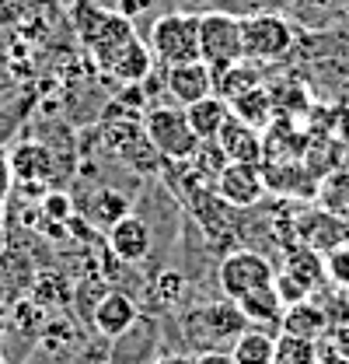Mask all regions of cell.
<instances>
[{"mask_svg": "<svg viewBox=\"0 0 349 364\" xmlns=\"http://www.w3.org/2000/svg\"><path fill=\"white\" fill-rule=\"evenodd\" d=\"M143 134L165 161H189L199 147V136L192 134L182 105H150L143 112Z\"/></svg>", "mask_w": 349, "mask_h": 364, "instance_id": "obj_1", "label": "cell"}, {"mask_svg": "<svg viewBox=\"0 0 349 364\" xmlns=\"http://www.w3.org/2000/svg\"><path fill=\"white\" fill-rule=\"evenodd\" d=\"M147 46H150V53L165 67L199 60V14H189V11H168V14H161L150 25Z\"/></svg>", "mask_w": 349, "mask_h": 364, "instance_id": "obj_2", "label": "cell"}, {"mask_svg": "<svg viewBox=\"0 0 349 364\" xmlns=\"http://www.w3.org/2000/svg\"><path fill=\"white\" fill-rule=\"evenodd\" d=\"M199 60L220 74L223 67L245 60L241 49V18L227 11H206L199 14Z\"/></svg>", "mask_w": 349, "mask_h": 364, "instance_id": "obj_3", "label": "cell"}, {"mask_svg": "<svg viewBox=\"0 0 349 364\" xmlns=\"http://www.w3.org/2000/svg\"><path fill=\"white\" fill-rule=\"evenodd\" d=\"M297 43L294 36V25L279 14H248L241 18V49L248 60L255 63H272V60H283Z\"/></svg>", "mask_w": 349, "mask_h": 364, "instance_id": "obj_4", "label": "cell"}, {"mask_svg": "<svg viewBox=\"0 0 349 364\" xmlns=\"http://www.w3.org/2000/svg\"><path fill=\"white\" fill-rule=\"evenodd\" d=\"M182 329L189 333V340L196 343H231L234 336H241L248 329V318L241 316L238 301L231 298H220V301H210V305H199L192 309L189 316L182 318Z\"/></svg>", "mask_w": 349, "mask_h": 364, "instance_id": "obj_5", "label": "cell"}, {"mask_svg": "<svg viewBox=\"0 0 349 364\" xmlns=\"http://www.w3.org/2000/svg\"><path fill=\"white\" fill-rule=\"evenodd\" d=\"M272 277H276L272 263H269L262 252H255V249H231L217 270L220 291H223V298H231V301H238V298L248 294V291L269 287Z\"/></svg>", "mask_w": 349, "mask_h": 364, "instance_id": "obj_6", "label": "cell"}, {"mask_svg": "<svg viewBox=\"0 0 349 364\" xmlns=\"http://www.w3.org/2000/svg\"><path fill=\"white\" fill-rule=\"evenodd\" d=\"M265 176L262 165H248V161H227L217 176V196L227 207H255L265 196Z\"/></svg>", "mask_w": 349, "mask_h": 364, "instance_id": "obj_7", "label": "cell"}, {"mask_svg": "<svg viewBox=\"0 0 349 364\" xmlns=\"http://www.w3.org/2000/svg\"><path fill=\"white\" fill-rule=\"evenodd\" d=\"M165 85L172 91V98L185 109V105H192V102H199V98H206V95H217V77H214V70L203 63V60H189V63H174L168 67V74H165Z\"/></svg>", "mask_w": 349, "mask_h": 364, "instance_id": "obj_8", "label": "cell"}, {"mask_svg": "<svg viewBox=\"0 0 349 364\" xmlns=\"http://www.w3.org/2000/svg\"><path fill=\"white\" fill-rule=\"evenodd\" d=\"M217 147L223 151L227 161H248V165H262L265 161V144L255 127L241 123L238 116H227L217 134Z\"/></svg>", "mask_w": 349, "mask_h": 364, "instance_id": "obj_9", "label": "cell"}, {"mask_svg": "<svg viewBox=\"0 0 349 364\" xmlns=\"http://www.w3.org/2000/svg\"><path fill=\"white\" fill-rule=\"evenodd\" d=\"M91 322H94V329L105 340H119V336L130 333L133 322H136V301L130 294H123V291H109L91 309Z\"/></svg>", "mask_w": 349, "mask_h": 364, "instance_id": "obj_10", "label": "cell"}, {"mask_svg": "<svg viewBox=\"0 0 349 364\" xmlns=\"http://www.w3.org/2000/svg\"><path fill=\"white\" fill-rule=\"evenodd\" d=\"M150 67H154V53H150L147 43H140V36H133L130 43H123L105 63H101V70H105L109 77L123 81V85H140V81H147V77H150Z\"/></svg>", "mask_w": 349, "mask_h": 364, "instance_id": "obj_11", "label": "cell"}, {"mask_svg": "<svg viewBox=\"0 0 349 364\" xmlns=\"http://www.w3.org/2000/svg\"><path fill=\"white\" fill-rule=\"evenodd\" d=\"M105 136H109V147H112L123 161H130L136 172H157L161 154H157V147L147 140L143 127H140V130H136V127H105Z\"/></svg>", "mask_w": 349, "mask_h": 364, "instance_id": "obj_12", "label": "cell"}, {"mask_svg": "<svg viewBox=\"0 0 349 364\" xmlns=\"http://www.w3.org/2000/svg\"><path fill=\"white\" fill-rule=\"evenodd\" d=\"M150 228L147 221H140L136 214H126V218H119L116 225H109V249L116 252V259H123V263H140V259H147V252H150Z\"/></svg>", "mask_w": 349, "mask_h": 364, "instance_id": "obj_13", "label": "cell"}, {"mask_svg": "<svg viewBox=\"0 0 349 364\" xmlns=\"http://www.w3.org/2000/svg\"><path fill=\"white\" fill-rule=\"evenodd\" d=\"M279 333H294V336H304V340H325L332 333V322L325 316V305L314 301V294L283 309V318H279Z\"/></svg>", "mask_w": 349, "mask_h": 364, "instance_id": "obj_14", "label": "cell"}, {"mask_svg": "<svg viewBox=\"0 0 349 364\" xmlns=\"http://www.w3.org/2000/svg\"><path fill=\"white\" fill-rule=\"evenodd\" d=\"M35 267L25 252H14V249H0V298L7 305H14L18 298H25L35 284Z\"/></svg>", "mask_w": 349, "mask_h": 364, "instance_id": "obj_15", "label": "cell"}, {"mask_svg": "<svg viewBox=\"0 0 349 364\" xmlns=\"http://www.w3.org/2000/svg\"><path fill=\"white\" fill-rule=\"evenodd\" d=\"M133 36H136L133 21H130V18H123V14H119V11L112 7V11L105 14V21H101V25L94 28V36H91L84 46L91 49V56L98 60V67H101V63H105V60H109V56H112V53H116L119 46L130 43Z\"/></svg>", "mask_w": 349, "mask_h": 364, "instance_id": "obj_16", "label": "cell"}, {"mask_svg": "<svg viewBox=\"0 0 349 364\" xmlns=\"http://www.w3.org/2000/svg\"><path fill=\"white\" fill-rule=\"evenodd\" d=\"M346 238H349V228L336 214H311V218H304L297 225V242H304V245L318 249V252H328L332 245H339Z\"/></svg>", "mask_w": 349, "mask_h": 364, "instance_id": "obj_17", "label": "cell"}, {"mask_svg": "<svg viewBox=\"0 0 349 364\" xmlns=\"http://www.w3.org/2000/svg\"><path fill=\"white\" fill-rule=\"evenodd\" d=\"M227 116H231V105H227L220 95H206V98L185 105V119H189L192 134L199 136V140H217L220 127H223Z\"/></svg>", "mask_w": 349, "mask_h": 364, "instance_id": "obj_18", "label": "cell"}, {"mask_svg": "<svg viewBox=\"0 0 349 364\" xmlns=\"http://www.w3.org/2000/svg\"><path fill=\"white\" fill-rule=\"evenodd\" d=\"M238 309H241V316L248 318V326H255V329H272V326H279V318H283V301L276 298L272 284L241 294V298H238Z\"/></svg>", "mask_w": 349, "mask_h": 364, "instance_id": "obj_19", "label": "cell"}, {"mask_svg": "<svg viewBox=\"0 0 349 364\" xmlns=\"http://www.w3.org/2000/svg\"><path fill=\"white\" fill-rule=\"evenodd\" d=\"M49 165H52V158H49V151H45L43 144H18L11 151V176H14V182H21V186L43 182L49 176Z\"/></svg>", "mask_w": 349, "mask_h": 364, "instance_id": "obj_20", "label": "cell"}, {"mask_svg": "<svg viewBox=\"0 0 349 364\" xmlns=\"http://www.w3.org/2000/svg\"><path fill=\"white\" fill-rule=\"evenodd\" d=\"M217 77V95L223 98V102H231V98H238V95H245V91L259 88L262 85V63H255V60H238V63H231V67H223L220 74H214Z\"/></svg>", "mask_w": 349, "mask_h": 364, "instance_id": "obj_21", "label": "cell"}, {"mask_svg": "<svg viewBox=\"0 0 349 364\" xmlns=\"http://www.w3.org/2000/svg\"><path fill=\"white\" fill-rule=\"evenodd\" d=\"M283 270L294 273L297 280H304L307 287H311V294H314L325 284V256L318 249L304 245V242H297V245H290V252L283 259Z\"/></svg>", "mask_w": 349, "mask_h": 364, "instance_id": "obj_22", "label": "cell"}, {"mask_svg": "<svg viewBox=\"0 0 349 364\" xmlns=\"http://www.w3.org/2000/svg\"><path fill=\"white\" fill-rule=\"evenodd\" d=\"M227 105H231V116H238L241 123H248V127H255V130L269 127V119L276 116V112H272V95H269L265 85L245 91V95H238V98H231Z\"/></svg>", "mask_w": 349, "mask_h": 364, "instance_id": "obj_23", "label": "cell"}, {"mask_svg": "<svg viewBox=\"0 0 349 364\" xmlns=\"http://www.w3.org/2000/svg\"><path fill=\"white\" fill-rule=\"evenodd\" d=\"M272 350L276 336H269V329H245L241 336L231 340L234 364H272Z\"/></svg>", "mask_w": 349, "mask_h": 364, "instance_id": "obj_24", "label": "cell"}, {"mask_svg": "<svg viewBox=\"0 0 349 364\" xmlns=\"http://www.w3.org/2000/svg\"><path fill=\"white\" fill-rule=\"evenodd\" d=\"M318 343L294 336V333H279L276 336V350H272V364H314L318 361Z\"/></svg>", "mask_w": 349, "mask_h": 364, "instance_id": "obj_25", "label": "cell"}, {"mask_svg": "<svg viewBox=\"0 0 349 364\" xmlns=\"http://www.w3.org/2000/svg\"><path fill=\"white\" fill-rule=\"evenodd\" d=\"M321 256H325V277H328V284L336 291H349V238L339 242V245H332Z\"/></svg>", "mask_w": 349, "mask_h": 364, "instance_id": "obj_26", "label": "cell"}, {"mask_svg": "<svg viewBox=\"0 0 349 364\" xmlns=\"http://www.w3.org/2000/svg\"><path fill=\"white\" fill-rule=\"evenodd\" d=\"M189 161H196L199 168H196V176L199 179H214L217 182V176H220V168L227 165V158H223V151L217 147V140H199V147H196V154L189 158Z\"/></svg>", "mask_w": 349, "mask_h": 364, "instance_id": "obj_27", "label": "cell"}, {"mask_svg": "<svg viewBox=\"0 0 349 364\" xmlns=\"http://www.w3.org/2000/svg\"><path fill=\"white\" fill-rule=\"evenodd\" d=\"M126 214H130V200H126L123 193L101 189V193L94 196V218H98L101 225H116V221L126 218Z\"/></svg>", "mask_w": 349, "mask_h": 364, "instance_id": "obj_28", "label": "cell"}, {"mask_svg": "<svg viewBox=\"0 0 349 364\" xmlns=\"http://www.w3.org/2000/svg\"><path fill=\"white\" fill-rule=\"evenodd\" d=\"M272 291H276V298L283 301V309H290V305H297V301H304L311 298V287H307L304 280H297L294 273L279 270L272 277Z\"/></svg>", "mask_w": 349, "mask_h": 364, "instance_id": "obj_29", "label": "cell"}, {"mask_svg": "<svg viewBox=\"0 0 349 364\" xmlns=\"http://www.w3.org/2000/svg\"><path fill=\"white\" fill-rule=\"evenodd\" d=\"M182 294H185V280H182L178 273H165V277L157 280V287H154V298L165 301V305H178Z\"/></svg>", "mask_w": 349, "mask_h": 364, "instance_id": "obj_30", "label": "cell"}, {"mask_svg": "<svg viewBox=\"0 0 349 364\" xmlns=\"http://www.w3.org/2000/svg\"><path fill=\"white\" fill-rule=\"evenodd\" d=\"M154 4H157V0H116L112 7H116L123 18H130L133 25H136V18L150 14V11H154Z\"/></svg>", "mask_w": 349, "mask_h": 364, "instance_id": "obj_31", "label": "cell"}, {"mask_svg": "<svg viewBox=\"0 0 349 364\" xmlns=\"http://www.w3.org/2000/svg\"><path fill=\"white\" fill-rule=\"evenodd\" d=\"M43 210L49 218H56V221H67V218H70V200H67L63 193H49L45 203H43Z\"/></svg>", "mask_w": 349, "mask_h": 364, "instance_id": "obj_32", "label": "cell"}, {"mask_svg": "<svg viewBox=\"0 0 349 364\" xmlns=\"http://www.w3.org/2000/svg\"><path fill=\"white\" fill-rule=\"evenodd\" d=\"M328 336H332V343H328V347H332L343 361H349V318L346 322H336Z\"/></svg>", "mask_w": 349, "mask_h": 364, "instance_id": "obj_33", "label": "cell"}, {"mask_svg": "<svg viewBox=\"0 0 349 364\" xmlns=\"http://www.w3.org/2000/svg\"><path fill=\"white\" fill-rule=\"evenodd\" d=\"M11 186H14V176H11V154L0 147V200L11 193Z\"/></svg>", "mask_w": 349, "mask_h": 364, "instance_id": "obj_34", "label": "cell"}, {"mask_svg": "<svg viewBox=\"0 0 349 364\" xmlns=\"http://www.w3.org/2000/svg\"><path fill=\"white\" fill-rule=\"evenodd\" d=\"M192 364H234V358H231V350H199L196 358H192Z\"/></svg>", "mask_w": 349, "mask_h": 364, "instance_id": "obj_35", "label": "cell"}, {"mask_svg": "<svg viewBox=\"0 0 349 364\" xmlns=\"http://www.w3.org/2000/svg\"><path fill=\"white\" fill-rule=\"evenodd\" d=\"M14 18H18V11H14L7 0H0V28H4V25H11Z\"/></svg>", "mask_w": 349, "mask_h": 364, "instance_id": "obj_36", "label": "cell"}, {"mask_svg": "<svg viewBox=\"0 0 349 364\" xmlns=\"http://www.w3.org/2000/svg\"><path fill=\"white\" fill-rule=\"evenodd\" d=\"M314 364H349V361H343V358L328 347V350H321V354H318V361H314Z\"/></svg>", "mask_w": 349, "mask_h": 364, "instance_id": "obj_37", "label": "cell"}, {"mask_svg": "<svg viewBox=\"0 0 349 364\" xmlns=\"http://www.w3.org/2000/svg\"><path fill=\"white\" fill-rule=\"evenodd\" d=\"M154 364H192V358H182V354H168V358H161V361Z\"/></svg>", "mask_w": 349, "mask_h": 364, "instance_id": "obj_38", "label": "cell"}, {"mask_svg": "<svg viewBox=\"0 0 349 364\" xmlns=\"http://www.w3.org/2000/svg\"><path fill=\"white\" fill-rule=\"evenodd\" d=\"M7 333V301L0 298V336Z\"/></svg>", "mask_w": 349, "mask_h": 364, "instance_id": "obj_39", "label": "cell"}, {"mask_svg": "<svg viewBox=\"0 0 349 364\" xmlns=\"http://www.w3.org/2000/svg\"><path fill=\"white\" fill-rule=\"evenodd\" d=\"M4 242H7V228H4V200H0V249H4Z\"/></svg>", "mask_w": 349, "mask_h": 364, "instance_id": "obj_40", "label": "cell"}, {"mask_svg": "<svg viewBox=\"0 0 349 364\" xmlns=\"http://www.w3.org/2000/svg\"><path fill=\"white\" fill-rule=\"evenodd\" d=\"M314 4H332V0H314Z\"/></svg>", "mask_w": 349, "mask_h": 364, "instance_id": "obj_41", "label": "cell"}, {"mask_svg": "<svg viewBox=\"0 0 349 364\" xmlns=\"http://www.w3.org/2000/svg\"><path fill=\"white\" fill-rule=\"evenodd\" d=\"M98 4H116V0H98Z\"/></svg>", "mask_w": 349, "mask_h": 364, "instance_id": "obj_42", "label": "cell"}, {"mask_svg": "<svg viewBox=\"0 0 349 364\" xmlns=\"http://www.w3.org/2000/svg\"><path fill=\"white\" fill-rule=\"evenodd\" d=\"M0 364H4V354H0Z\"/></svg>", "mask_w": 349, "mask_h": 364, "instance_id": "obj_43", "label": "cell"}, {"mask_svg": "<svg viewBox=\"0 0 349 364\" xmlns=\"http://www.w3.org/2000/svg\"><path fill=\"white\" fill-rule=\"evenodd\" d=\"M199 4H203V0H199Z\"/></svg>", "mask_w": 349, "mask_h": 364, "instance_id": "obj_44", "label": "cell"}]
</instances>
